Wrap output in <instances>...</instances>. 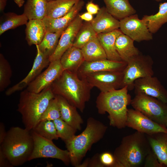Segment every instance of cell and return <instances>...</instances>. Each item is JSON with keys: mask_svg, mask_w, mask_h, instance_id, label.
<instances>
[{"mask_svg": "<svg viewBox=\"0 0 167 167\" xmlns=\"http://www.w3.org/2000/svg\"><path fill=\"white\" fill-rule=\"evenodd\" d=\"M51 87L55 95L62 97L82 112L90 99L93 88L84 78H80L77 73L66 70L64 71Z\"/></svg>", "mask_w": 167, "mask_h": 167, "instance_id": "cell-1", "label": "cell"}, {"mask_svg": "<svg viewBox=\"0 0 167 167\" xmlns=\"http://www.w3.org/2000/svg\"><path fill=\"white\" fill-rule=\"evenodd\" d=\"M128 91L126 86L119 89L101 92L96 101L98 113L104 114L107 113L110 125L118 129L126 126L127 106L132 99Z\"/></svg>", "mask_w": 167, "mask_h": 167, "instance_id": "cell-2", "label": "cell"}, {"mask_svg": "<svg viewBox=\"0 0 167 167\" xmlns=\"http://www.w3.org/2000/svg\"><path fill=\"white\" fill-rule=\"evenodd\" d=\"M1 150L13 166L29 161L34 147L31 131L18 126L11 127L0 144Z\"/></svg>", "mask_w": 167, "mask_h": 167, "instance_id": "cell-3", "label": "cell"}, {"mask_svg": "<svg viewBox=\"0 0 167 167\" xmlns=\"http://www.w3.org/2000/svg\"><path fill=\"white\" fill-rule=\"evenodd\" d=\"M151 150L146 135L136 131L122 138L113 154L118 167H140Z\"/></svg>", "mask_w": 167, "mask_h": 167, "instance_id": "cell-4", "label": "cell"}, {"mask_svg": "<svg viewBox=\"0 0 167 167\" xmlns=\"http://www.w3.org/2000/svg\"><path fill=\"white\" fill-rule=\"evenodd\" d=\"M107 129V126L103 123L90 117L87 119L86 127L81 133L65 142L72 165L78 167L92 145L103 138Z\"/></svg>", "mask_w": 167, "mask_h": 167, "instance_id": "cell-5", "label": "cell"}, {"mask_svg": "<svg viewBox=\"0 0 167 167\" xmlns=\"http://www.w3.org/2000/svg\"><path fill=\"white\" fill-rule=\"evenodd\" d=\"M55 96L51 86L38 93L26 89L21 92L17 111L21 115L25 128L30 131L34 128L50 101Z\"/></svg>", "mask_w": 167, "mask_h": 167, "instance_id": "cell-6", "label": "cell"}, {"mask_svg": "<svg viewBox=\"0 0 167 167\" xmlns=\"http://www.w3.org/2000/svg\"><path fill=\"white\" fill-rule=\"evenodd\" d=\"M130 104L134 109L167 127V103L145 94H138L131 99Z\"/></svg>", "mask_w": 167, "mask_h": 167, "instance_id": "cell-7", "label": "cell"}, {"mask_svg": "<svg viewBox=\"0 0 167 167\" xmlns=\"http://www.w3.org/2000/svg\"><path fill=\"white\" fill-rule=\"evenodd\" d=\"M123 71L122 88L126 86L128 90L134 88L135 81L139 78L153 76V61L149 55L141 53L131 58Z\"/></svg>", "mask_w": 167, "mask_h": 167, "instance_id": "cell-8", "label": "cell"}, {"mask_svg": "<svg viewBox=\"0 0 167 167\" xmlns=\"http://www.w3.org/2000/svg\"><path fill=\"white\" fill-rule=\"evenodd\" d=\"M34 141V147L29 161L39 158L57 159L66 165L70 163L69 154L67 150H63L57 147L53 140L45 138L34 131H31Z\"/></svg>", "mask_w": 167, "mask_h": 167, "instance_id": "cell-9", "label": "cell"}, {"mask_svg": "<svg viewBox=\"0 0 167 167\" xmlns=\"http://www.w3.org/2000/svg\"><path fill=\"white\" fill-rule=\"evenodd\" d=\"M123 71H105L85 75L84 78L93 88L98 89L101 92H105L122 88Z\"/></svg>", "mask_w": 167, "mask_h": 167, "instance_id": "cell-10", "label": "cell"}, {"mask_svg": "<svg viewBox=\"0 0 167 167\" xmlns=\"http://www.w3.org/2000/svg\"><path fill=\"white\" fill-rule=\"evenodd\" d=\"M120 21L119 29L124 34L134 41L140 42L153 39L152 34L149 31L144 21L134 14Z\"/></svg>", "mask_w": 167, "mask_h": 167, "instance_id": "cell-11", "label": "cell"}, {"mask_svg": "<svg viewBox=\"0 0 167 167\" xmlns=\"http://www.w3.org/2000/svg\"><path fill=\"white\" fill-rule=\"evenodd\" d=\"M126 126L146 135L160 132L167 133V127L154 121L134 109H128Z\"/></svg>", "mask_w": 167, "mask_h": 167, "instance_id": "cell-12", "label": "cell"}, {"mask_svg": "<svg viewBox=\"0 0 167 167\" xmlns=\"http://www.w3.org/2000/svg\"><path fill=\"white\" fill-rule=\"evenodd\" d=\"M64 71L60 59L52 61L47 68L28 85L26 89L32 92L39 93L50 86Z\"/></svg>", "mask_w": 167, "mask_h": 167, "instance_id": "cell-13", "label": "cell"}, {"mask_svg": "<svg viewBox=\"0 0 167 167\" xmlns=\"http://www.w3.org/2000/svg\"><path fill=\"white\" fill-rule=\"evenodd\" d=\"M134 88L135 94H145L167 103V90L156 77L152 76L136 80Z\"/></svg>", "mask_w": 167, "mask_h": 167, "instance_id": "cell-14", "label": "cell"}, {"mask_svg": "<svg viewBox=\"0 0 167 167\" xmlns=\"http://www.w3.org/2000/svg\"><path fill=\"white\" fill-rule=\"evenodd\" d=\"M79 15L62 33L55 51L49 57L50 62L60 59L64 53L73 46L77 33L83 24Z\"/></svg>", "mask_w": 167, "mask_h": 167, "instance_id": "cell-15", "label": "cell"}, {"mask_svg": "<svg viewBox=\"0 0 167 167\" xmlns=\"http://www.w3.org/2000/svg\"><path fill=\"white\" fill-rule=\"evenodd\" d=\"M37 54L32 67L27 75L19 82L8 89L6 95L10 96L15 92L22 90L32 81L41 73L42 70L48 66L49 57L41 52L36 47Z\"/></svg>", "mask_w": 167, "mask_h": 167, "instance_id": "cell-16", "label": "cell"}, {"mask_svg": "<svg viewBox=\"0 0 167 167\" xmlns=\"http://www.w3.org/2000/svg\"><path fill=\"white\" fill-rule=\"evenodd\" d=\"M84 4V1L79 0L66 14L59 18L45 16L42 20L46 31L51 32L63 31L78 15Z\"/></svg>", "mask_w": 167, "mask_h": 167, "instance_id": "cell-17", "label": "cell"}, {"mask_svg": "<svg viewBox=\"0 0 167 167\" xmlns=\"http://www.w3.org/2000/svg\"><path fill=\"white\" fill-rule=\"evenodd\" d=\"M127 64L124 61H115L107 59L92 62L84 61L77 74L80 78L89 74L105 71H123Z\"/></svg>", "mask_w": 167, "mask_h": 167, "instance_id": "cell-18", "label": "cell"}, {"mask_svg": "<svg viewBox=\"0 0 167 167\" xmlns=\"http://www.w3.org/2000/svg\"><path fill=\"white\" fill-rule=\"evenodd\" d=\"M90 23L97 34L109 32L120 27V21L109 13L105 6L100 8Z\"/></svg>", "mask_w": 167, "mask_h": 167, "instance_id": "cell-19", "label": "cell"}, {"mask_svg": "<svg viewBox=\"0 0 167 167\" xmlns=\"http://www.w3.org/2000/svg\"><path fill=\"white\" fill-rule=\"evenodd\" d=\"M57 96L60 109V118L77 130L81 129L84 121L78 112L77 108L71 104L62 97Z\"/></svg>", "mask_w": 167, "mask_h": 167, "instance_id": "cell-20", "label": "cell"}, {"mask_svg": "<svg viewBox=\"0 0 167 167\" xmlns=\"http://www.w3.org/2000/svg\"><path fill=\"white\" fill-rule=\"evenodd\" d=\"M146 135L159 162L167 167V133L160 132Z\"/></svg>", "mask_w": 167, "mask_h": 167, "instance_id": "cell-21", "label": "cell"}, {"mask_svg": "<svg viewBox=\"0 0 167 167\" xmlns=\"http://www.w3.org/2000/svg\"><path fill=\"white\" fill-rule=\"evenodd\" d=\"M122 33L118 29L108 33L97 34V38L105 51L107 59L123 61L117 52L115 46L117 38Z\"/></svg>", "mask_w": 167, "mask_h": 167, "instance_id": "cell-22", "label": "cell"}, {"mask_svg": "<svg viewBox=\"0 0 167 167\" xmlns=\"http://www.w3.org/2000/svg\"><path fill=\"white\" fill-rule=\"evenodd\" d=\"M60 60L64 70L77 73L80 66L85 61L81 49L73 46L64 53Z\"/></svg>", "mask_w": 167, "mask_h": 167, "instance_id": "cell-23", "label": "cell"}, {"mask_svg": "<svg viewBox=\"0 0 167 167\" xmlns=\"http://www.w3.org/2000/svg\"><path fill=\"white\" fill-rule=\"evenodd\" d=\"M108 12L119 20L136 14L129 0H103Z\"/></svg>", "mask_w": 167, "mask_h": 167, "instance_id": "cell-24", "label": "cell"}, {"mask_svg": "<svg viewBox=\"0 0 167 167\" xmlns=\"http://www.w3.org/2000/svg\"><path fill=\"white\" fill-rule=\"evenodd\" d=\"M25 25V38L28 45L31 46L40 44L46 32L42 20H29Z\"/></svg>", "mask_w": 167, "mask_h": 167, "instance_id": "cell-25", "label": "cell"}, {"mask_svg": "<svg viewBox=\"0 0 167 167\" xmlns=\"http://www.w3.org/2000/svg\"><path fill=\"white\" fill-rule=\"evenodd\" d=\"M134 41L123 33L117 38L115 44L116 50L122 60L126 62L133 57L140 53L134 45Z\"/></svg>", "mask_w": 167, "mask_h": 167, "instance_id": "cell-26", "label": "cell"}, {"mask_svg": "<svg viewBox=\"0 0 167 167\" xmlns=\"http://www.w3.org/2000/svg\"><path fill=\"white\" fill-rule=\"evenodd\" d=\"M142 19L146 22L150 32L152 34L156 33L164 24L167 23V1L160 3L157 13L144 15Z\"/></svg>", "mask_w": 167, "mask_h": 167, "instance_id": "cell-27", "label": "cell"}, {"mask_svg": "<svg viewBox=\"0 0 167 167\" xmlns=\"http://www.w3.org/2000/svg\"><path fill=\"white\" fill-rule=\"evenodd\" d=\"M81 49L85 61L92 62L107 59L105 51L97 36L89 41Z\"/></svg>", "mask_w": 167, "mask_h": 167, "instance_id": "cell-28", "label": "cell"}, {"mask_svg": "<svg viewBox=\"0 0 167 167\" xmlns=\"http://www.w3.org/2000/svg\"><path fill=\"white\" fill-rule=\"evenodd\" d=\"M48 2L47 0H26L23 13L28 20H42L46 15Z\"/></svg>", "mask_w": 167, "mask_h": 167, "instance_id": "cell-29", "label": "cell"}, {"mask_svg": "<svg viewBox=\"0 0 167 167\" xmlns=\"http://www.w3.org/2000/svg\"><path fill=\"white\" fill-rule=\"evenodd\" d=\"M79 0H56L48 2L46 16L56 18L66 14Z\"/></svg>", "mask_w": 167, "mask_h": 167, "instance_id": "cell-30", "label": "cell"}, {"mask_svg": "<svg viewBox=\"0 0 167 167\" xmlns=\"http://www.w3.org/2000/svg\"><path fill=\"white\" fill-rule=\"evenodd\" d=\"M28 20L24 13L21 15L12 12L4 13L0 19V35L9 30L26 25Z\"/></svg>", "mask_w": 167, "mask_h": 167, "instance_id": "cell-31", "label": "cell"}, {"mask_svg": "<svg viewBox=\"0 0 167 167\" xmlns=\"http://www.w3.org/2000/svg\"><path fill=\"white\" fill-rule=\"evenodd\" d=\"M63 31L51 32L46 31L41 42L36 45L40 50L49 57L55 51Z\"/></svg>", "mask_w": 167, "mask_h": 167, "instance_id": "cell-32", "label": "cell"}, {"mask_svg": "<svg viewBox=\"0 0 167 167\" xmlns=\"http://www.w3.org/2000/svg\"><path fill=\"white\" fill-rule=\"evenodd\" d=\"M97 36V34L90 22H86L83 23L77 33L73 46L81 49L89 41Z\"/></svg>", "mask_w": 167, "mask_h": 167, "instance_id": "cell-33", "label": "cell"}, {"mask_svg": "<svg viewBox=\"0 0 167 167\" xmlns=\"http://www.w3.org/2000/svg\"><path fill=\"white\" fill-rule=\"evenodd\" d=\"M32 130L42 137L50 140H57L59 138L53 121H40Z\"/></svg>", "mask_w": 167, "mask_h": 167, "instance_id": "cell-34", "label": "cell"}, {"mask_svg": "<svg viewBox=\"0 0 167 167\" xmlns=\"http://www.w3.org/2000/svg\"><path fill=\"white\" fill-rule=\"evenodd\" d=\"M12 75L11 66L2 54H0V91L2 92L10 84Z\"/></svg>", "mask_w": 167, "mask_h": 167, "instance_id": "cell-35", "label": "cell"}, {"mask_svg": "<svg viewBox=\"0 0 167 167\" xmlns=\"http://www.w3.org/2000/svg\"><path fill=\"white\" fill-rule=\"evenodd\" d=\"M53 122L57 130L58 136L65 142L75 135L77 130L68 124L61 118Z\"/></svg>", "mask_w": 167, "mask_h": 167, "instance_id": "cell-36", "label": "cell"}, {"mask_svg": "<svg viewBox=\"0 0 167 167\" xmlns=\"http://www.w3.org/2000/svg\"><path fill=\"white\" fill-rule=\"evenodd\" d=\"M61 114L57 97H55L50 101L46 109L41 115L40 121L54 120L60 118Z\"/></svg>", "mask_w": 167, "mask_h": 167, "instance_id": "cell-37", "label": "cell"}, {"mask_svg": "<svg viewBox=\"0 0 167 167\" xmlns=\"http://www.w3.org/2000/svg\"><path fill=\"white\" fill-rule=\"evenodd\" d=\"M100 162L104 167H118L117 162L113 154L106 152L99 156Z\"/></svg>", "mask_w": 167, "mask_h": 167, "instance_id": "cell-38", "label": "cell"}, {"mask_svg": "<svg viewBox=\"0 0 167 167\" xmlns=\"http://www.w3.org/2000/svg\"><path fill=\"white\" fill-rule=\"evenodd\" d=\"M144 167H164L159 162L155 154L151 150L145 159Z\"/></svg>", "mask_w": 167, "mask_h": 167, "instance_id": "cell-39", "label": "cell"}, {"mask_svg": "<svg viewBox=\"0 0 167 167\" xmlns=\"http://www.w3.org/2000/svg\"><path fill=\"white\" fill-rule=\"evenodd\" d=\"M104 167L101 163L99 159V156L96 155L90 160H86L83 164H80L78 167Z\"/></svg>", "mask_w": 167, "mask_h": 167, "instance_id": "cell-40", "label": "cell"}, {"mask_svg": "<svg viewBox=\"0 0 167 167\" xmlns=\"http://www.w3.org/2000/svg\"><path fill=\"white\" fill-rule=\"evenodd\" d=\"M86 8L87 12L92 15L96 14L100 9L99 6L94 3L92 1L86 4Z\"/></svg>", "mask_w": 167, "mask_h": 167, "instance_id": "cell-41", "label": "cell"}, {"mask_svg": "<svg viewBox=\"0 0 167 167\" xmlns=\"http://www.w3.org/2000/svg\"><path fill=\"white\" fill-rule=\"evenodd\" d=\"M0 167H13L7 159L6 158L1 150H0Z\"/></svg>", "mask_w": 167, "mask_h": 167, "instance_id": "cell-42", "label": "cell"}, {"mask_svg": "<svg viewBox=\"0 0 167 167\" xmlns=\"http://www.w3.org/2000/svg\"><path fill=\"white\" fill-rule=\"evenodd\" d=\"M79 17L82 20L86 22H91L93 19V15L88 12H85L81 15H79Z\"/></svg>", "mask_w": 167, "mask_h": 167, "instance_id": "cell-43", "label": "cell"}, {"mask_svg": "<svg viewBox=\"0 0 167 167\" xmlns=\"http://www.w3.org/2000/svg\"><path fill=\"white\" fill-rule=\"evenodd\" d=\"M7 131H6L4 124L1 122L0 123V144H1L4 139L6 134Z\"/></svg>", "mask_w": 167, "mask_h": 167, "instance_id": "cell-44", "label": "cell"}, {"mask_svg": "<svg viewBox=\"0 0 167 167\" xmlns=\"http://www.w3.org/2000/svg\"><path fill=\"white\" fill-rule=\"evenodd\" d=\"M7 0H0V11L2 12L6 6Z\"/></svg>", "mask_w": 167, "mask_h": 167, "instance_id": "cell-45", "label": "cell"}, {"mask_svg": "<svg viewBox=\"0 0 167 167\" xmlns=\"http://www.w3.org/2000/svg\"><path fill=\"white\" fill-rule=\"evenodd\" d=\"M14 1L19 7L23 6L25 2L24 0H14Z\"/></svg>", "mask_w": 167, "mask_h": 167, "instance_id": "cell-46", "label": "cell"}, {"mask_svg": "<svg viewBox=\"0 0 167 167\" xmlns=\"http://www.w3.org/2000/svg\"><path fill=\"white\" fill-rule=\"evenodd\" d=\"M156 2H160L162 1L163 0H153Z\"/></svg>", "mask_w": 167, "mask_h": 167, "instance_id": "cell-47", "label": "cell"}, {"mask_svg": "<svg viewBox=\"0 0 167 167\" xmlns=\"http://www.w3.org/2000/svg\"><path fill=\"white\" fill-rule=\"evenodd\" d=\"M48 2L51 1H54V0H47Z\"/></svg>", "mask_w": 167, "mask_h": 167, "instance_id": "cell-48", "label": "cell"}]
</instances>
